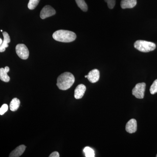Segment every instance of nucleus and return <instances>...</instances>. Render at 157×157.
Masks as SVG:
<instances>
[{"label": "nucleus", "mask_w": 157, "mask_h": 157, "mask_svg": "<svg viewBox=\"0 0 157 157\" xmlns=\"http://www.w3.org/2000/svg\"><path fill=\"white\" fill-rule=\"evenodd\" d=\"M75 82V78L72 73L65 72L58 77L56 85L59 89L66 90L70 89Z\"/></svg>", "instance_id": "1"}, {"label": "nucleus", "mask_w": 157, "mask_h": 157, "mask_svg": "<svg viewBox=\"0 0 157 157\" xmlns=\"http://www.w3.org/2000/svg\"><path fill=\"white\" fill-rule=\"evenodd\" d=\"M52 37L59 42H73L76 38V34L71 31L59 30L54 33Z\"/></svg>", "instance_id": "2"}, {"label": "nucleus", "mask_w": 157, "mask_h": 157, "mask_svg": "<svg viewBox=\"0 0 157 157\" xmlns=\"http://www.w3.org/2000/svg\"><path fill=\"white\" fill-rule=\"evenodd\" d=\"M135 48L139 51L143 52H148L154 50L156 45L153 42L144 40H137L134 44Z\"/></svg>", "instance_id": "3"}, {"label": "nucleus", "mask_w": 157, "mask_h": 157, "mask_svg": "<svg viewBox=\"0 0 157 157\" xmlns=\"http://www.w3.org/2000/svg\"><path fill=\"white\" fill-rule=\"evenodd\" d=\"M146 88V84L144 82L137 83L132 90V94L137 99H143Z\"/></svg>", "instance_id": "4"}, {"label": "nucleus", "mask_w": 157, "mask_h": 157, "mask_svg": "<svg viewBox=\"0 0 157 157\" xmlns=\"http://www.w3.org/2000/svg\"><path fill=\"white\" fill-rule=\"evenodd\" d=\"M16 52L18 56L22 59H27L29 56V51L27 46L23 44L16 45Z\"/></svg>", "instance_id": "5"}, {"label": "nucleus", "mask_w": 157, "mask_h": 157, "mask_svg": "<svg viewBox=\"0 0 157 157\" xmlns=\"http://www.w3.org/2000/svg\"><path fill=\"white\" fill-rule=\"evenodd\" d=\"M56 13L55 10L50 6H45L40 12V17L42 19L53 16Z\"/></svg>", "instance_id": "6"}, {"label": "nucleus", "mask_w": 157, "mask_h": 157, "mask_svg": "<svg viewBox=\"0 0 157 157\" xmlns=\"http://www.w3.org/2000/svg\"><path fill=\"white\" fill-rule=\"evenodd\" d=\"M126 131L130 134L135 133L137 130V121L135 119L129 120L126 124L125 127Z\"/></svg>", "instance_id": "7"}, {"label": "nucleus", "mask_w": 157, "mask_h": 157, "mask_svg": "<svg viewBox=\"0 0 157 157\" xmlns=\"http://www.w3.org/2000/svg\"><path fill=\"white\" fill-rule=\"evenodd\" d=\"M87 78L90 82L95 83L100 78V72L97 69H94L89 73Z\"/></svg>", "instance_id": "8"}, {"label": "nucleus", "mask_w": 157, "mask_h": 157, "mask_svg": "<svg viewBox=\"0 0 157 157\" xmlns=\"http://www.w3.org/2000/svg\"><path fill=\"white\" fill-rule=\"evenodd\" d=\"M86 90V87L83 84L78 85L76 87L74 92V97L76 99H80L84 96Z\"/></svg>", "instance_id": "9"}, {"label": "nucleus", "mask_w": 157, "mask_h": 157, "mask_svg": "<svg viewBox=\"0 0 157 157\" xmlns=\"http://www.w3.org/2000/svg\"><path fill=\"white\" fill-rule=\"evenodd\" d=\"M3 37H4V40H3L2 44L0 45V52H5L6 48L9 47L8 44L11 42L10 36L7 32H3Z\"/></svg>", "instance_id": "10"}, {"label": "nucleus", "mask_w": 157, "mask_h": 157, "mask_svg": "<svg viewBox=\"0 0 157 157\" xmlns=\"http://www.w3.org/2000/svg\"><path fill=\"white\" fill-rule=\"evenodd\" d=\"M137 0H122L121 7L123 9H132L137 5Z\"/></svg>", "instance_id": "11"}, {"label": "nucleus", "mask_w": 157, "mask_h": 157, "mask_svg": "<svg viewBox=\"0 0 157 157\" xmlns=\"http://www.w3.org/2000/svg\"><path fill=\"white\" fill-rule=\"evenodd\" d=\"M26 147L24 145H21L16 147L11 152L9 155L10 157H18L23 154L25 151Z\"/></svg>", "instance_id": "12"}, {"label": "nucleus", "mask_w": 157, "mask_h": 157, "mask_svg": "<svg viewBox=\"0 0 157 157\" xmlns=\"http://www.w3.org/2000/svg\"><path fill=\"white\" fill-rule=\"evenodd\" d=\"M20 105V101L17 98L12 99L10 104V108L12 111H16Z\"/></svg>", "instance_id": "13"}, {"label": "nucleus", "mask_w": 157, "mask_h": 157, "mask_svg": "<svg viewBox=\"0 0 157 157\" xmlns=\"http://www.w3.org/2000/svg\"><path fill=\"white\" fill-rule=\"evenodd\" d=\"M5 70V68H1L0 69V79L5 82H9L10 78Z\"/></svg>", "instance_id": "14"}, {"label": "nucleus", "mask_w": 157, "mask_h": 157, "mask_svg": "<svg viewBox=\"0 0 157 157\" xmlns=\"http://www.w3.org/2000/svg\"><path fill=\"white\" fill-rule=\"evenodd\" d=\"M75 1H76L77 6L82 11L86 12L87 11V5L85 2L84 0H75Z\"/></svg>", "instance_id": "15"}, {"label": "nucleus", "mask_w": 157, "mask_h": 157, "mask_svg": "<svg viewBox=\"0 0 157 157\" xmlns=\"http://www.w3.org/2000/svg\"><path fill=\"white\" fill-rule=\"evenodd\" d=\"M83 152L86 157H94L95 152L92 148L89 147H86L83 149Z\"/></svg>", "instance_id": "16"}, {"label": "nucleus", "mask_w": 157, "mask_h": 157, "mask_svg": "<svg viewBox=\"0 0 157 157\" xmlns=\"http://www.w3.org/2000/svg\"><path fill=\"white\" fill-rule=\"evenodd\" d=\"M40 0H29L28 5V7L30 10H33L35 9L39 2Z\"/></svg>", "instance_id": "17"}, {"label": "nucleus", "mask_w": 157, "mask_h": 157, "mask_svg": "<svg viewBox=\"0 0 157 157\" xmlns=\"http://www.w3.org/2000/svg\"><path fill=\"white\" fill-rule=\"evenodd\" d=\"M150 91L151 94H154L157 93V79L155 80L153 83L151 85L150 89Z\"/></svg>", "instance_id": "18"}, {"label": "nucleus", "mask_w": 157, "mask_h": 157, "mask_svg": "<svg viewBox=\"0 0 157 157\" xmlns=\"http://www.w3.org/2000/svg\"><path fill=\"white\" fill-rule=\"evenodd\" d=\"M107 3V6L109 9H113L115 6L116 0H104Z\"/></svg>", "instance_id": "19"}, {"label": "nucleus", "mask_w": 157, "mask_h": 157, "mask_svg": "<svg viewBox=\"0 0 157 157\" xmlns=\"http://www.w3.org/2000/svg\"><path fill=\"white\" fill-rule=\"evenodd\" d=\"M8 109V106L7 104H3L0 108V115H2L5 113L7 112Z\"/></svg>", "instance_id": "20"}, {"label": "nucleus", "mask_w": 157, "mask_h": 157, "mask_svg": "<svg viewBox=\"0 0 157 157\" xmlns=\"http://www.w3.org/2000/svg\"><path fill=\"white\" fill-rule=\"evenodd\" d=\"M49 157H59V154L57 151H54L51 154Z\"/></svg>", "instance_id": "21"}, {"label": "nucleus", "mask_w": 157, "mask_h": 157, "mask_svg": "<svg viewBox=\"0 0 157 157\" xmlns=\"http://www.w3.org/2000/svg\"><path fill=\"white\" fill-rule=\"evenodd\" d=\"M5 70H6V72H7V73H8V72H9V70H10V69H9V67H6L5 68Z\"/></svg>", "instance_id": "22"}, {"label": "nucleus", "mask_w": 157, "mask_h": 157, "mask_svg": "<svg viewBox=\"0 0 157 157\" xmlns=\"http://www.w3.org/2000/svg\"><path fill=\"white\" fill-rule=\"evenodd\" d=\"M3 41L2 40V39H1L0 38V45H1V44H2V43Z\"/></svg>", "instance_id": "23"}, {"label": "nucleus", "mask_w": 157, "mask_h": 157, "mask_svg": "<svg viewBox=\"0 0 157 157\" xmlns=\"http://www.w3.org/2000/svg\"><path fill=\"white\" fill-rule=\"evenodd\" d=\"M85 78H87V75H86V76H85Z\"/></svg>", "instance_id": "24"}, {"label": "nucleus", "mask_w": 157, "mask_h": 157, "mask_svg": "<svg viewBox=\"0 0 157 157\" xmlns=\"http://www.w3.org/2000/svg\"><path fill=\"white\" fill-rule=\"evenodd\" d=\"M1 32H3V31L2 30H1Z\"/></svg>", "instance_id": "25"}, {"label": "nucleus", "mask_w": 157, "mask_h": 157, "mask_svg": "<svg viewBox=\"0 0 157 157\" xmlns=\"http://www.w3.org/2000/svg\"><path fill=\"white\" fill-rule=\"evenodd\" d=\"M156 157H157V155H156Z\"/></svg>", "instance_id": "26"}]
</instances>
